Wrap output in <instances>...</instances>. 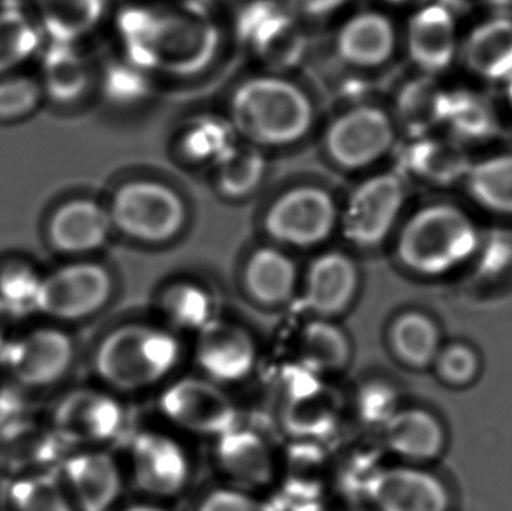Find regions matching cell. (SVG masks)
Masks as SVG:
<instances>
[{
    "label": "cell",
    "instance_id": "2e32d148",
    "mask_svg": "<svg viewBox=\"0 0 512 511\" xmlns=\"http://www.w3.org/2000/svg\"><path fill=\"white\" fill-rule=\"evenodd\" d=\"M134 482L150 497L170 498L188 485L191 464L185 449L174 438L144 432L131 446Z\"/></svg>",
    "mask_w": 512,
    "mask_h": 511
},
{
    "label": "cell",
    "instance_id": "9c48e42d",
    "mask_svg": "<svg viewBox=\"0 0 512 511\" xmlns=\"http://www.w3.org/2000/svg\"><path fill=\"white\" fill-rule=\"evenodd\" d=\"M122 404L93 387L69 390L48 410V432L62 446L95 449L116 440L125 428Z\"/></svg>",
    "mask_w": 512,
    "mask_h": 511
},
{
    "label": "cell",
    "instance_id": "c3c4849f",
    "mask_svg": "<svg viewBox=\"0 0 512 511\" xmlns=\"http://www.w3.org/2000/svg\"><path fill=\"white\" fill-rule=\"evenodd\" d=\"M289 511H328L327 507L322 506L315 498H301L298 503L289 509Z\"/></svg>",
    "mask_w": 512,
    "mask_h": 511
},
{
    "label": "cell",
    "instance_id": "f1b7e54d",
    "mask_svg": "<svg viewBox=\"0 0 512 511\" xmlns=\"http://www.w3.org/2000/svg\"><path fill=\"white\" fill-rule=\"evenodd\" d=\"M447 90L432 75L403 84L396 96V117L412 138L429 135L444 120Z\"/></svg>",
    "mask_w": 512,
    "mask_h": 511
},
{
    "label": "cell",
    "instance_id": "f35d334b",
    "mask_svg": "<svg viewBox=\"0 0 512 511\" xmlns=\"http://www.w3.org/2000/svg\"><path fill=\"white\" fill-rule=\"evenodd\" d=\"M9 511H77L56 471H36L14 480L6 492Z\"/></svg>",
    "mask_w": 512,
    "mask_h": 511
},
{
    "label": "cell",
    "instance_id": "83f0119b",
    "mask_svg": "<svg viewBox=\"0 0 512 511\" xmlns=\"http://www.w3.org/2000/svg\"><path fill=\"white\" fill-rule=\"evenodd\" d=\"M388 447L403 458L429 461L441 453L444 429L436 417L423 410L397 411L385 425Z\"/></svg>",
    "mask_w": 512,
    "mask_h": 511
},
{
    "label": "cell",
    "instance_id": "e575fe53",
    "mask_svg": "<svg viewBox=\"0 0 512 511\" xmlns=\"http://www.w3.org/2000/svg\"><path fill=\"white\" fill-rule=\"evenodd\" d=\"M42 32L33 15L15 5L0 9V77L35 56Z\"/></svg>",
    "mask_w": 512,
    "mask_h": 511
},
{
    "label": "cell",
    "instance_id": "52a82bcc",
    "mask_svg": "<svg viewBox=\"0 0 512 511\" xmlns=\"http://www.w3.org/2000/svg\"><path fill=\"white\" fill-rule=\"evenodd\" d=\"M113 294L107 267L89 260H69L42 275L36 317L66 327L101 312Z\"/></svg>",
    "mask_w": 512,
    "mask_h": 511
},
{
    "label": "cell",
    "instance_id": "ab89813d",
    "mask_svg": "<svg viewBox=\"0 0 512 511\" xmlns=\"http://www.w3.org/2000/svg\"><path fill=\"white\" fill-rule=\"evenodd\" d=\"M391 342L397 356L408 365L427 366L438 357V327L426 315L409 312L394 323Z\"/></svg>",
    "mask_w": 512,
    "mask_h": 511
},
{
    "label": "cell",
    "instance_id": "b9f144b4",
    "mask_svg": "<svg viewBox=\"0 0 512 511\" xmlns=\"http://www.w3.org/2000/svg\"><path fill=\"white\" fill-rule=\"evenodd\" d=\"M152 77L138 69L126 59L110 63L104 71V92L110 101L117 104H135L149 95Z\"/></svg>",
    "mask_w": 512,
    "mask_h": 511
},
{
    "label": "cell",
    "instance_id": "5bb4252c",
    "mask_svg": "<svg viewBox=\"0 0 512 511\" xmlns=\"http://www.w3.org/2000/svg\"><path fill=\"white\" fill-rule=\"evenodd\" d=\"M113 230L107 206L92 198H72L63 201L48 215L44 233L53 254L83 260L101 251Z\"/></svg>",
    "mask_w": 512,
    "mask_h": 511
},
{
    "label": "cell",
    "instance_id": "3957f363",
    "mask_svg": "<svg viewBox=\"0 0 512 511\" xmlns=\"http://www.w3.org/2000/svg\"><path fill=\"white\" fill-rule=\"evenodd\" d=\"M179 339L161 327L125 324L99 341L92 365L98 380L117 392H138L161 383L179 366Z\"/></svg>",
    "mask_w": 512,
    "mask_h": 511
},
{
    "label": "cell",
    "instance_id": "484cf974",
    "mask_svg": "<svg viewBox=\"0 0 512 511\" xmlns=\"http://www.w3.org/2000/svg\"><path fill=\"white\" fill-rule=\"evenodd\" d=\"M108 0H35V18L48 42L77 45L104 20Z\"/></svg>",
    "mask_w": 512,
    "mask_h": 511
},
{
    "label": "cell",
    "instance_id": "6da1fadb",
    "mask_svg": "<svg viewBox=\"0 0 512 511\" xmlns=\"http://www.w3.org/2000/svg\"><path fill=\"white\" fill-rule=\"evenodd\" d=\"M116 33L123 59L149 77H197L221 50L218 24L209 12L188 3H132L120 9Z\"/></svg>",
    "mask_w": 512,
    "mask_h": 511
},
{
    "label": "cell",
    "instance_id": "1f68e13d",
    "mask_svg": "<svg viewBox=\"0 0 512 511\" xmlns=\"http://www.w3.org/2000/svg\"><path fill=\"white\" fill-rule=\"evenodd\" d=\"M239 140L227 117L203 116L192 120L180 134L179 152L192 164L215 168Z\"/></svg>",
    "mask_w": 512,
    "mask_h": 511
},
{
    "label": "cell",
    "instance_id": "f546056e",
    "mask_svg": "<svg viewBox=\"0 0 512 511\" xmlns=\"http://www.w3.org/2000/svg\"><path fill=\"white\" fill-rule=\"evenodd\" d=\"M442 125H447L460 144L483 143L498 132V116L483 93L457 89L447 92Z\"/></svg>",
    "mask_w": 512,
    "mask_h": 511
},
{
    "label": "cell",
    "instance_id": "4316f807",
    "mask_svg": "<svg viewBox=\"0 0 512 511\" xmlns=\"http://www.w3.org/2000/svg\"><path fill=\"white\" fill-rule=\"evenodd\" d=\"M402 162L409 173L435 185L465 179L472 165L459 141L430 135L414 138L403 152Z\"/></svg>",
    "mask_w": 512,
    "mask_h": 511
},
{
    "label": "cell",
    "instance_id": "5b68a950",
    "mask_svg": "<svg viewBox=\"0 0 512 511\" xmlns=\"http://www.w3.org/2000/svg\"><path fill=\"white\" fill-rule=\"evenodd\" d=\"M77 342L66 327L42 321L3 339L0 372L26 395L56 389L74 369Z\"/></svg>",
    "mask_w": 512,
    "mask_h": 511
},
{
    "label": "cell",
    "instance_id": "f6af8a7d",
    "mask_svg": "<svg viewBox=\"0 0 512 511\" xmlns=\"http://www.w3.org/2000/svg\"><path fill=\"white\" fill-rule=\"evenodd\" d=\"M396 408V395L385 384H370L360 393L361 416L366 422L387 425L388 420L397 413Z\"/></svg>",
    "mask_w": 512,
    "mask_h": 511
},
{
    "label": "cell",
    "instance_id": "d4e9b609",
    "mask_svg": "<svg viewBox=\"0 0 512 511\" xmlns=\"http://www.w3.org/2000/svg\"><path fill=\"white\" fill-rule=\"evenodd\" d=\"M39 83L45 98L54 104L71 105L86 95L92 72L77 45L48 42L42 53Z\"/></svg>",
    "mask_w": 512,
    "mask_h": 511
},
{
    "label": "cell",
    "instance_id": "f907efd6",
    "mask_svg": "<svg viewBox=\"0 0 512 511\" xmlns=\"http://www.w3.org/2000/svg\"><path fill=\"white\" fill-rule=\"evenodd\" d=\"M391 5H408V3L417 2V0H384Z\"/></svg>",
    "mask_w": 512,
    "mask_h": 511
},
{
    "label": "cell",
    "instance_id": "7bdbcfd3",
    "mask_svg": "<svg viewBox=\"0 0 512 511\" xmlns=\"http://www.w3.org/2000/svg\"><path fill=\"white\" fill-rule=\"evenodd\" d=\"M441 377L447 383L463 386L477 377L480 360L472 348L466 345H450L436 357Z\"/></svg>",
    "mask_w": 512,
    "mask_h": 511
},
{
    "label": "cell",
    "instance_id": "f5cc1de1",
    "mask_svg": "<svg viewBox=\"0 0 512 511\" xmlns=\"http://www.w3.org/2000/svg\"><path fill=\"white\" fill-rule=\"evenodd\" d=\"M3 339H5V336H3L2 329H0V345H2Z\"/></svg>",
    "mask_w": 512,
    "mask_h": 511
},
{
    "label": "cell",
    "instance_id": "44dd1931",
    "mask_svg": "<svg viewBox=\"0 0 512 511\" xmlns=\"http://www.w3.org/2000/svg\"><path fill=\"white\" fill-rule=\"evenodd\" d=\"M218 464L242 491L262 488L274 476V459L267 441L252 429L234 426L218 438Z\"/></svg>",
    "mask_w": 512,
    "mask_h": 511
},
{
    "label": "cell",
    "instance_id": "8d00e7d4",
    "mask_svg": "<svg viewBox=\"0 0 512 511\" xmlns=\"http://www.w3.org/2000/svg\"><path fill=\"white\" fill-rule=\"evenodd\" d=\"M351 359V345L343 330L325 320L307 324L301 336V360L313 374H330L345 368Z\"/></svg>",
    "mask_w": 512,
    "mask_h": 511
},
{
    "label": "cell",
    "instance_id": "d6986e66",
    "mask_svg": "<svg viewBox=\"0 0 512 511\" xmlns=\"http://www.w3.org/2000/svg\"><path fill=\"white\" fill-rule=\"evenodd\" d=\"M409 59L424 75L447 71L459 53L453 11L444 3H430L415 12L406 27Z\"/></svg>",
    "mask_w": 512,
    "mask_h": 511
},
{
    "label": "cell",
    "instance_id": "60d3db41",
    "mask_svg": "<svg viewBox=\"0 0 512 511\" xmlns=\"http://www.w3.org/2000/svg\"><path fill=\"white\" fill-rule=\"evenodd\" d=\"M45 95L39 78L26 74L0 77V123H15L36 113Z\"/></svg>",
    "mask_w": 512,
    "mask_h": 511
},
{
    "label": "cell",
    "instance_id": "ba28073f",
    "mask_svg": "<svg viewBox=\"0 0 512 511\" xmlns=\"http://www.w3.org/2000/svg\"><path fill=\"white\" fill-rule=\"evenodd\" d=\"M107 209L113 228L138 242H168L180 233L186 221L180 195L156 180L123 183Z\"/></svg>",
    "mask_w": 512,
    "mask_h": 511
},
{
    "label": "cell",
    "instance_id": "bcb514c9",
    "mask_svg": "<svg viewBox=\"0 0 512 511\" xmlns=\"http://www.w3.org/2000/svg\"><path fill=\"white\" fill-rule=\"evenodd\" d=\"M197 511H274L237 488L216 489L201 501Z\"/></svg>",
    "mask_w": 512,
    "mask_h": 511
},
{
    "label": "cell",
    "instance_id": "cb8c5ba5",
    "mask_svg": "<svg viewBox=\"0 0 512 511\" xmlns=\"http://www.w3.org/2000/svg\"><path fill=\"white\" fill-rule=\"evenodd\" d=\"M337 395L322 386L318 375L306 374L301 384L288 386V404L283 422L291 434L298 437H318L327 434L337 420Z\"/></svg>",
    "mask_w": 512,
    "mask_h": 511
},
{
    "label": "cell",
    "instance_id": "ac0fdd59",
    "mask_svg": "<svg viewBox=\"0 0 512 511\" xmlns=\"http://www.w3.org/2000/svg\"><path fill=\"white\" fill-rule=\"evenodd\" d=\"M366 498L378 511H450L451 495L441 479L417 468L378 471Z\"/></svg>",
    "mask_w": 512,
    "mask_h": 511
},
{
    "label": "cell",
    "instance_id": "ee69618b",
    "mask_svg": "<svg viewBox=\"0 0 512 511\" xmlns=\"http://www.w3.org/2000/svg\"><path fill=\"white\" fill-rule=\"evenodd\" d=\"M26 396L8 381L0 384V441L14 440L26 423Z\"/></svg>",
    "mask_w": 512,
    "mask_h": 511
},
{
    "label": "cell",
    "instance_id": "7dc6e473",
    "mask_svg": "<svg viewBox=\"0 0 512 511\" xmlns=\"http://www.w3.org/2000/svg\"><path fill=\"white\" fill-rule=\"evenodd\" d=\"M301 21H321L345 8L349 0H283Z\"/></svg>",
    "mask_w": 512,
    "mask_h": 511
},
{
    "label": "cell",
    "instance_id": "74e56055",
    "mask_svg": "<svg viewBox=\"0 0 512 511\" xmlns=\"http://www.w3.org/2000/svg\"><path fill=\"white\" fill-rule=\"evenodd\" d=\"M465 180L469 194L481 206L512 215V153L472 164Z\"/></svg>",
    "mask_w": 512,
    "mask_h": 511
},
{
    "label": "cell",
    "instance_id": "277c9868",
    "mask_svg": "<svg viewBox=\"0 0 512 511\" xmlns=\"http://www.w3.org/2000/svg\"><path fill=\"white\" fill-rule=\"evenodd\" d=\"M478 245L477 227L463 210L435 204L424 207L406 222L397 255L418 275L441 276L465 264Z\"/></svg>",
    "mask_w": 512,
    "mask_h": 511
},
{
    "label": "cell",
    "instance_id": "603a6c76",
    "mask_svg": "<svg viewBox=\"0 0 512 511\" xmlns=\"http://www.w3.org/2000/svg\"><path fill=\"white\" fill-rule=\"evenodd\" d=\"M462 59L477 77L508 83L512 78V20L495 17L475 27L463 42Z\"/></svg>",
    "mask_w": 512,
    "mask_h": 511
},
{
    "label": "cell",
    "instance_id": "9a60e30c",
    "mask_svg": "<svg viewBox=\"0 0 512 511\" xmlns=\"http://www.w3.org/2000/svg\"><path fill=\"white\" fill-rule=\"evenodd\" d=\"M56 474L77 511H110L122 492L119 465L104 450H75Z\"/></svg>",
    "mask_w": 512,
    "mask_h": 511
},
{
    "label": "cell",
    "instance_id": "816d5d0a",
    "mask_svg": "<svg viewBox=\"0 0 512 511\" xmlns=\"http://www.w3.org/2000/svg\"><path fill=\"white\" fill-rule=\"evenodd\" d=\"M507 84H508V92H507L508 102H510L511 110H512V78L510 81H508Z\"/></svg>",
    "mask_w": 512,
    "mask_h": 511
},
{
    "label": "cell",
    "instance_id": "4dcf8cb0",
    "mask_svg": "<svg viewBox=\"0 0 512 511\" xmlns=\"http://www.w3.org/2000/svg\"><path fill=\"white\" fill-rule=\"evenodd\" d=\"M249 293L265 305H279L291 299L297 287L294 261L279 249H258L245 273Z\"/></svg>",
    "mask_w": 512,
    "mask_h": 511
},
{
    "label": "cell",
    "instance_id": "d6a6232c",
    "mask_svg": "<svg viewBox=\"0 0 512 511\" xmlns=\"http://www.w3.org/2000/svg\"><path fill=\"white\" fill-rule=\"evenodd\" d=\"M44 272L23 257L0 260V317L29 318L36 315Z\"/></svg>",
    "mask_w": 512,
    "mask_h": 511
},
{
    "label": "cell",
    "instance_id": "7a4b0ae2",
    "mask_svg": "<svg viewBox=\"0 0 512 511\" xmlns=\"http://www.w3.org/2000/svg\"><path fill=\"white\" fill-rule=\"evenodd\" d=\"M228 122L237 137L258 149L300 143L315 123L310 96L282 74H258L237 84L228 102Z\"/></svg>",
    "mask_w": 512,
    "mask_h": 511
},
{
    "label": "cell",
    "instance_id": "7402d4cb",
    "mask_svg": "<svg viewBox=\"0 0 512 511\" xmlns=\"http://www.w3.org/2000/svg\"><path fill=\"white\" fill-rule=\"evenodd\" d=\"M358 272L342 252H328L310 264L304 287V305L321 318L340 314L354 299Z\"/></svg>",
    "mask_w": 512,
    "mask_h": 511
},
{
    "label": "cell",
    "instance_id": "e0dca14e",
    "mask_svg": "<svg viewBox=\"0 0 512 511\" xmlns=\"http://www.w3.org/2000/svg\"><path fill=\"white\" fill-rule=\"evenodd\" d=\"M397 47L393 21L378 11L349 15L333 38L334 57L351 71H373L390 62Z\"/></svg>",
    "mask_w": 512,
    "mask_h": 511
},
{
    "label": "cell",
    "instance_id": "836d02e7",
    "mask_svg": "<svg viewBox=\"0 0 512 511\" xmlns=\"http://www.w3.org/2000/svg\"><path fill=\"white\" fill-rule=\"evenodd\" d=\"M159 305L171 324L198 335L219 320L212 294L192 282L171 285L162 294Z\"/></svg>",
    "mask_w": 512,
    "mask_h": 511
},
{
    "label": "cell",
    "instance_id": "7c38bea8",
    "mask_svg": "<svg viewBox=\"0 0 512 511\" xmlns=\"http://www.w3.org/2000/svg\"><path fill=\"white\" fill-rule=\"evenodd\" d=\"M406 188L396 173H379L361 182L339 216L343 234L358 248L381 245L396 225Z\"/></svg>",
    "mask_w": 512,
    "mask_h": 511
},
{
    "label": "cell",
    "instance_id": "30bf717a",
    "mask_svg": "<svg viewBox=\"0 0 512 511\" xmlns=\"http://www.w3.org/2000/svg\"><path fill=\"white\" fill-rule=\"evenodd\" d=\"M396 141V126L384 108L352 105L331 120L322 146L328 161L345 171H360L381 161Z\"/></svg>",
    "mask_w": 512,
    "mask_h": 511
},
{
    "label": "cell",
    "instance_id": "ffe728a7",
    "mask_svg": "<svg viewBox=\"0 0 512 511\" xmlns=\"http://www.w3.org/2000/svg\"><path fill=\"white\" fill-rule=\"evenodd\" d=\"M195 357L207 380L216 384L239 383L254 371L256 345L242 327L218 320L200 333Z\"/></svg>",
    "mask_w": 512,
    "mask_h": 511
},
{
    "label": "cell",
    "instance_id": "8fae6325",
    "mask_svg": "<svg viewBox=\"0 0 512 511\" xmlns=\"http://www.w3.org/2000/svg\"><path fill=\"white\" fill-rule=\"evenodd\" d=\"M339 209L330 192L297 186L283 192L265 213L268 236L294 248H312L327 240L339 224Z\"/></svg>",
    "mask_w": 512,
    "mask_h": 511
},
{
    "label": "cell",
    "instance_id": "8992f818",
    "mask_svg": "<svg viewBox=\"0 0 512 511\" xmlns=\"http://www.w3.org/2000/svg\"><path fill=\"white\" fill-rule=\"evenodd\" d=\"M236 35L243 50L273 74L301 68L309 57L304 23L283 0H251L240 8Z\"/></svg>",
    "mask_w": 512,
    "mask_h": 511
},
{
    "label": "cell",
    "instance_id": "d590c367",
    "mask_svg": "<svg viewBox=\"0 0 512 511\" xmlns=\"http://www.w3.org/2000/svg\"><path fill=\"white\" fill-rule=\"evenodd\" d=\"M213 170L218 191L231 200H240L259 188L267 171V161L261 149L239 140Z\"/></svg>",
    "mask_w": 512,
    "mask_h": 511
},
{
    "label": "cell",
    "instance_id": "681fc988",
    "mask_svg": "<svg viewBox=\"0 0 512 511\" xmlns=\"http://www.w3.org/2000/svg\"><path fill=\"white\" fill-rule=\"evenodd\" d=\"M123 511H167L161 509V507L149 506V504H141V506L128 507Z\"/></svg>",
    "mask_w": 512,
    "mask_h": 511
},
{
    "label": "cell",
    "instance_id": "4fadbf2b",
    "mask_svg": "<svg viewBox=\"0 0 512 511\" xmlns=\"http://www.w3.org/2000/svg\"><path fill=\"white\" fill-rule=\"evenodd\" d=\"M159 408L174 426L189 434L219 438L237 426L236 405L210 380L176 381L162 393Z\"/></svg>",
    "mask_w": 512,
    "mask_h": 511
}]
</instances>
